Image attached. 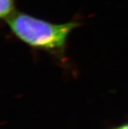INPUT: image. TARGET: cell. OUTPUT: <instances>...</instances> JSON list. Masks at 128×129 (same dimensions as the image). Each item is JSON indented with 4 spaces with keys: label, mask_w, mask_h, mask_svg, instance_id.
Returning <instances> with one entry per match:
<instances>
[{
    "label": "cell",
    "mask_w": 128,
    "mask_h": 129,
    "mask_svg": "<svg viewBox=\"0 0 128 129\" xmlns=\"http://www.w3.org/2000/svg\"><path fill=\"white\" fill-rule=\"evenodd\" d=\"M5 20L12 33L20 41L56 55L64 52L69 34L79 26L75 21L53 24L20 12H15Z\"/></svg>",
    "instance_id": "obj_1"
},
{
    "label": "cell",
    "mask_w": 128,
    "mask_h": 129,
    "mask_svg": "<svg viewBox=\"0 0 128 129\" xmlns=\"http://www.w3.org/2000/svg\"><path fill=\"white\" fill-rule=\"evenodd\" d=\"M15 0H0V16L6 20L15 13Z\"/></svg>",
    "instance_id": "obj_2"
},
{
    "label": "cell",
    "mask_w": 128,
    "mask_h": 129,
    "mask_svg": "<svg viewBox=\"0 0 128 129\" xmlns=\"http://www.w3.org/2000/svg\"><path fill=\"white\" fill-rule=\"evenodd\" d=\"M116 129H128V123L122 124V125L118 126V127L116 128Z\"/></svg>",
    "instance_id": "obj_3"
}]
</instances>
